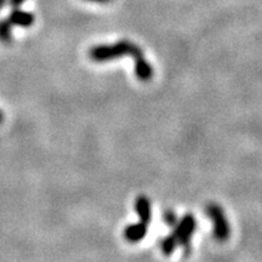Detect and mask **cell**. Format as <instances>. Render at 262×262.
<instances>
[{"label": "cell", "mask_w": 262, "mask_h": 262, "mask_svg": "<svg viewBox=\"0 0 262 262\" xmlns=\"http://www.w3.org/2000/svg\"><path fill=\"white\" fill-rule=\"evenodd\" d=\"M4 122V113H3V111L0 110V124Z\"/></svg>", "instance_id": "5bb4252c"}, {"label": "cell", "mask_w": 262, "mask_h": 262, "mask_svg": "<svg viewBox=\"0 0 262 262\" xmlns=\"http://www.w3.org/2000/svg\"><path fill=\"white\" fill-rule=\"evenodd\" d=\"M8 4V0H0V11L4 9V6Z\"/></svg>", "instance_id": "4fadbf2b"}, {"label": "cell", "mask_w": 262, "mask_h": 262, "mask_svg": "<svg viewBox=\"0 0 262 262\" xmlns=\"http://www.w3.org/2000/svg\"><path fill=\"white\" fill-rule=\"evenodd\" d=\"M135 74L137 79L141 81H149L155 75V71H153L152 64L146 60L145 55L136 57L135 60Z\"/></svg>", "instance_id": "5b68a950"}, {"label": "cell", "mask_w": 262, "mask_h": 262, "mask_svg": "<svg viewBox=\"0 0 262 262\" xmlns=\"http://www.w3.org/2000/svg\"><path fill=\"white\" fill-rule=\"evenodd\" d=\"M0 42L6 45L12 42V24L9 18L0 19Z\"/></svg>", "instance_id": "ba28073f"}, {"label": "cell", "mask_w": 262, "mask_h": 262, "mask_svg": "<svg viewBox=\"0 0 262 262\" xmlns=\"http://www.w3.org/2000/svg\"><path fill=\"white\" fill-rule=\"evenodd\" d=\"M129 55L135 60L136 57L143 55L142 49L135 42L123 39L114 44H104L93 47L89 51V56L94 62H108Z\"/></svg>", "instance_id": "6da1fadb"}, {"label": "cell", "mask_w": 262, "mask_h": 262, "mask_svg": "<svg viewBox=\"0 0 262 262\" xmlns=\"http://www.w3.org/2000/svg\"><path fill=\"white\" fill-rule=\"evenodd\" d=\"M26 0H8V3L12 9H18L25 4Z\"/></svg>", "instance_id": "8fae6325"}, {"label": "cell", "mask_w": 262, "mask_h": 262, "mask_svg": "<svg viewBox=\"0 0 262 262\" xmlns=\"http://www.w3.org/2000/svg\"><path fill=\"white\" fill-rule=\"evenodd\" d=\"M147 231H148V225L140 221L137 224L126 226L123 234L127 242H130V243H137V242L142 241L146 237Z\"/></svg>", "instance_id": "277c9868"}, {"label": "cell", "mask_w": 262, "mask_h": 262, "mask_svg": "<svg viewBox=\"0 0 262 262\" xmlns=\"http://www.w3.org/2000/svg\"><path fill=\"white\" fill-rule=\"evenodd\" d=\"M135 210L139 215L140 221L148 225L152 217V208H150L149 199L145 195H140L135 202Z\"/></svg>", "instance_id": "52a82bcc"}, {"label": "cell", "mask_w": 262, "mask_h": 262, "mask_svg": "<svg viewBox=\"0 0 262 262\" xmlns=\"http://www.w3.org/2000/svg\"><path fill=\"white\" fill-rule=\"evenodd\" d=\"M176 247H179L178 242L175 241V238H173L171 234L168 235V237H165L162 242H160V249H162L163 254L166 255V256L171 255L173 253V250L176 249Z\"/></svg>", "instance_id": "9c48e42d"}, {"label": "cell", "mask_w": 262, "mask_h": 262, "mask_svg": "<svg viewBox=\"0 0 262 262\" xmlns=\"http://www.w3.org/2000/svg\"><path fill=\"white\" fill-rule=\"evenodd\" d=\"M9 19L12 24V26H18V27L28 28L34 24L35 17L32 12L24 11V10L18 8V9H12L11 14L9 16Z\"/></svg>", "instance_id": "8992f818"}, {"label": "cell", "mask_w": 262, "mask_h": 262, "mask_svg": "<svg viewBox=\"0 0 262 262\" xmlns=\"http://www.w3.org/2000/svg\"><path fill=\"white\" fill-rule=\"evenodd\" d=\"M164 221H165V224L170 226V227H173L176 224H178V216L176 214L171 210H168L164 212Z\"/></svg>", "instance_id": "30bf717a"}, {"label": "cell", "mask_w": 262, "mask_h": 262, "mask_svg": "<svg viewBox=\"0 0 262 262\" xmlns=\"http://www.w3.org/2000/svg\"><path fill=\"white\" fill-rule=\"evenodd\" d=\"M206 214L211 219L214 226V237L216 241L225 242L231 235L228 220L226 217L225 211L217 204H209L206 206Z\"/></svg>", "instance_id": "3957f363"}, {"label": "cell", "mask_w": 262, "mask_h": 262, "mask_svg": "<svg viewBox=\"0 0 262 262\" xmlns=\"http://www.w3.org/2000/svg\"><path fill=\"white\" fill-rule=\"evenodd\" d=\"M88 2H93V3H98V4H108L112 0H88Z\"/></svg>", "instance_id": "7c38bea8"}, {"label": "cell", "mask_w": 262, "mask_h": 262, "mask_svg": "<svg viewBox=\"0 0 262 262\" xmlns=\"http://www.w3.org/2000/svg\"><path fill=\"white\" fill-rule=\"evenodd\" d=\"M196 228V220L192 214L185 215L178 224L173 226V231L171 235L178 242V245H181L183 251L189 254L191 251V239L194 234Z\"/></svg>", "instance_id": "7a4b0ae2"}]
</instances>
